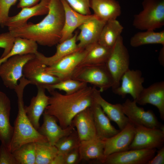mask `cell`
Wrapping results in <instances>:
<instances>
[{"label": "cell", "mask_w": 164, "mask_h": 164, "mask_svg": "<svg viewBox=\"0 0 164 164\" xmlns=\"http://www.w3.org/2000/svg\"><path fill=\"white\" fill-rule=\"evenodd\" d=\"M0 164H18L9 148L2 144L0 145Z\"/></svg>", "instance_id": "obj_39"}, {"label": "cell", "mask_w": 164, "mask_h": 164, "mask_svg": "<svg viewBox=\"0 0 164 164\" xmlns=\"http://www.w3.org/2000/svg\"><path fill=\"white\" fill-rule=\"evenodd\" d=\"M35 164H51L58 154L54 145L48 142L36 143Z\"/></svg>", "instance_id": "obj_32"}, {"label": "cell", "mask_w": 164, "mask_h": 164, "mask_svg": "<svg viewBox=\"0 0 164 164\" xmlns=\"http://www.w3.org/2000/svg\"><path fill=\"white\" fill-rule=\"evenodd\" d=\"M104 148L103 140L97 136L80 141L79 146L80 161L92 160L97 163L101 164L105 159Z\"/></svg>", "instance_id": "obj_25"}, {"label": "cell", "mask_w": 164, "mask_h": 164, "mask_svg": "<svg viewBox=\"0 0 164 164\" xmlns=\"http://www.w3.org/2000/svg\"><path fill=\"white\" fill-rule=\"evenodd\" d=\"M137 104L144 105L150 104L158 110L160 117L164 120V81L155 83L144 88L136 101Z\"/></svg>", "instance_id": "obj_16"}, {"label": "cell", "mask_w": 164, "mask_h": 164, "mask_svg": "<svg viewBox=\"0 0 164 164\" xmlns=\"http://www.w3.org/2000/svg\"><path fill=\"white\" fill-rule=\"evenodd\" d=\"M122 105L124 113L135 126L142 125L164 131V125L159 121L153 111L149 110L145 111L138 107L135 100L127 99Z\"/></svg>", "instance_id": "obj_8"}, {"label": "cell", "mask_w": 164, "mask_h": 164, "mask_svg": "<svg viewBox=\"0 0 164 164\" xmlns=\"http://www.w3.org/2000/svg\"><path fill=\"white\" fill-rule=\"evenodd\" d=\"M71 124L76 128L80 141L97 136L90 107L82 111L73 118Z\"/></svg>", "instance_id": "obj_23"}, {"label": "cell", "mask_w": 164, "mask_h": 164, "mask_svg": "<svg viewBox=\"0 0 164 164\" xmlns=\"http://www.w3.org/2000/svg\"><path fill=\"white\" fill-rule=\"evenodd\" d=\"M18 0H0V25L2 27L9 17L10 8Z\"/></svg>", "instance_id": "obj_38"}, {"label": "cell", "mask_w": 164, "mask_h": 164, "mask_svg": "<svg viewBox=\"0 0 164 164\" xmlns=\"http://www.w3.org/2000/svg\"><path fill=\"white\" fill-rule=\"evenodd\" d=\"M11 110L10 100L0 91V141L1 144L9 148L14 132V127L10 122Z\"/></svg>", "instance_id": "obj_21"}, {"label": "cell", "mask_w": 164, "mask_h": 164, "mask_svg": "<svg viewBox=\"0 0 164 164\" xmlns=\"http://www.w3.org/2000/svg\"><path fill=\"white\" fill-rule=\"evenodd\" d=\"M35 54L16 55L12 56L0 66V77L6 87L14 90L19 80L23 77V69L26 63L35 58Z\"/></svg>", "instance_id": "obj_7"}, {"label": "cell", "mask_w": 164, "mask_h": 164, "mask_svg": "<svg viewBox=\"0 0 164 164\" xmlns=\"http://www.w3.org/2000/svg\"><path fill=\"white\" fill-rule=\"evenodd\" d=\"M29 84V81L23 76L14 90L17 97L18 113L14 122L13 134L9 147L11 152L28 143L48 142L46 138L40 134L33 126L24 110V91L26 87Z\"/></svg>", "instance_id": "obj_3"}, {"label": "cell", "mask_w": 164, "mask_h": 164, "mask_svg": "<svg viewBox=\"0 0 164 164\" xmlns=\"http://www.w3.org/2000/svg\"><path fill=\"white\" fill-rule=\"evenodd\" d=\"M46 67L36 56L25 65L23 69V76L30 81V84L36 85V87H44L61 81L56 77L46 73Z\"/></svg>", "instance_id": "obj_11"}, {"label": "cell", "mask_w": 164, "mask_h": 164, "mask_svg": "<svg viewBox=\"0 0 164 164\" xmlns=\"http://www.w3.org/2000/svg\"><path fill=\"white\" fill-rule=\"evenodd\" d=\"M36 143L23 144L12 152L18 164H35Z\"/></svg>", "instance_id": "obj_33"}, {"label": "cell", "mask_w": 164, "mask_h": 164, "mask_svg": "<svg viewBox=\"0 0 164 164\" xmlns=\"http://www.w3.org/2000/svg\"><path fill=\"white\" fill-rule=\"evenodd\" d=\"M120 81L119 86L112 90L114 93L122 98L128 94L136 101L144 88V79L141 71L129 69L123 74Z\"/></svg>", "instance_id": "obj_13"}, {"label": "cell", "mask_w": 164, "mask_h": 164, "mask_svg": "<svg viewBox=\"0 0 164 164\" xmlns=\"http://www.w3.org/2000/svg\"><path fill=\"white\" fill-rule=\"evenodd\" d=\"M70 7L76 12L84 15L91 14L90 0H65Z\"/></svg>", "instance_id": "obj_36"}, {"label": "cell", "mask_w": 164, "mask_h": 164, "mask_svg": "<svg viewBox=\"0 0 164 164\" xmlns=\"http://www.w3.org/2000/svg\"><path fill=\"white\" fill-rule=\"evenodd\" d=\"M164 164V146L159 149L156 155L150 160L147 164Z\"/></svg>", "instance_id": "obj_41"}, {"label": "cell", "mask_w": 164, "mask_h": 164, "mask_svg": "<svg viewBox=\"0 0 164 164\" xmlns=\"http://www.w3.org/2000/svg\"><path fill=\"white\" fill-rule=\"evenodd\" d=\"M130 43L133 47L149 44L164 46V30L155 32L153 30H146L138 32L131 37Z\"/></svg>", "instance_id": "obj_30"}, {"label": "cell", "mask_w": 164, "mask_h": 164, "mask_svg": "<svg viewBox=\"0 0 164 164\" xmlns=\"http://www.w3.org/2000/svg\"><path fill=\"white\" fill-rule=\"evenodd\" d=\"M95 87L87 86L70 94H63L55 90L49 92L51 95L44 113L55 117L63 128H67L77 114L91 106Z\"/></svg>", "instance_id": "obj_2"}, {"label": "cell", "mask_w": 164, "mask_h": 164, "mask_svg": "<svg viewBox=\"0 0 164 164\" xmlns=\"http://www.w3.org/2000/svg\"><path fill=\"white\" fill-rule=\"evenodd\" d=\"M38 44L31 40L20 37H15L13 45L9 53L0 59V66L9 58L16 55L35 54L38 51Z\"/></svg>", "instance_id": "obj_31"}, {"label": "cell", "mask_w": 164, "mask_h": 164, "mask_svg": "<svg viewBox=\"0 0 164 164\" xmlns=\"http://www.w3.org/2000/svg\"><path fill=\"white\" fill-rule=\"evenodd\" d=\"M123 29L117 19L107 21L102 28L97 42L108 48L111 49L121 35Z\"/></svg>", "instance_id": "obj_29"}, {"label": "cell", "mask_w": 164, "mask_h": 164, "mask_svg": "<svg viewBox=\"0 0 164 164\" xmlns=\"http://www.w3.org/2000/svg\"><path fill=\"white\" fill-rule=\"evenodd\" d=\"M36 96L31 98L28 106H24V110L27 117L36 130L40 126L39 120L48 104L49 96L45 93L46 89L43 87H37Z\"/></svg>", "instance_id": "obj_22"}, {"label": "cell", "mask_w": 164, "mask_h": 164, "mask_svg": "<svg viewBox=\"0 0 164 164\" xmlns=\"http://www.w3.org/2000/svg\"><path fill=\"white\" fill-rule=\"evenodd\" d=\"M84 48L85 55L75 71L85 66L105 63L112 49L108 48L98 42L90 44Z\"/></svg>", "instance_id": "obj_28"}, {"label": "cell", "mask_w": 164, "mask_h": 164, "mask_svg": "<svg viewBox=\"0 0 164 164\" xmlns=\"http://www.w3.org/2000/svg\"><path fill=\"white\" fill-rule=\"evenodd\" d=\"M78 34V32L76 31L71 38L58 43L56 51L53 55L47 57L37 51L35 54L36 56L47 66L53 64L67 56L80 49L77 43Z\"/></svg>", "instance_id": "obj_26"}, {"label": "cell", "mask_w": 164, "mask_h": 164, "mask_svg": "<svg viewBox=\"0 0 164 164\" xmlns=\"http://www.w3.org/2000/svg\"><path fill=\"white\" fill-rule=\"evenodd\" d=\"M130 57L121 35L112 48L105 64L113 80L112 90L118 87L123 74L129 68Z\"/></svg>", "instance_id": "obj_5"}, {"label": "cell", "mask_w": 164, "mask_h": 164, "mask_svg": "<svg viewBox=\"0 0 164 164\" xmlns=\"http://www.w3.org/2000/svg\"><path fill=\"white\" fill-rule=\"evenodd\" d=\"M64 164H76L80 162L79 147L64 155Z\"/></svg>", "instance_id": "obj_40"}, {"label": "cell", "mask_w": 164, "mask_h": 164, "mask_svg": "<svg viewBox=\"0 0 164 164\" xmlns=\"http://www.w3.org/2000/svg\"><path fill=\"white\" fill-rule=\"evenodd\" d=\"M135 131V125L130 122L114 135L104 140L105 158L111 154L129 150Z\"/></svg>", "instance_id": "obj_14"}, {"label": "cell", "mask_w": 164, "mask_h": 164, "mask_svg": "<svg viewBox=\"0 0 164 164\" xmlns=\"http://www.w3.org/2000/svg\"><path fill=\"white\" fill-rule=\"evenodd\" d=\"M49 11L39 22H27L9 30L15 37L31 40L40 45L51 47L59 43L64 23V12L61 0H50Z\"/></svg>", "instance_id": "obj_1"}, {"label": "cell", "mask_w": 164, "mask_h": 164, "mask_svg": "<svg viewBox=\"0 0 164 164\" xmlns=\"http://www.w3.org/2000/svg\"><path fill=\"white\" fill-rule=\"evenodd\" d=\"M43 122L37 131L47 139L51 145H54L62 138L71 133L74 129L71 124L67 128H63L57 123L56 118L53 116L43 113Z\"/></svg>", "instance_id": "obj_17"}, {"label": "cell", "mask_w": 164, "mask_h": 164, "mask_svg": "<svg viewBox=\"0 0 164 164\" xmlns=\"http://www.w3.org/2000/svg\"><path fill=\"white\" fill-rule=\"evenodd\" d=\"M156 149H131L107 156L102 164H147L155 155Z\"/></svg>", "instance_id": "obj_12"}, {"label": "cell", "mask_w": 164, "mask_h": 164, "mask_svg": "<svg viewBox=\"0 0 164 164\" xmlns=\"http://www.w3.org/2000/svg\"><path fill=\"white\" fill-rule=\"evenodd\" d=\"M15 39V37L9 31L0 34V48L4 49L0 59L4 57L9 53L13 45Z\"/></svg>", "instance_id": "obj_37"}, {"label": "cell", "mask_w": 164, "mask_h": 164, "mask_svg": "<svg viewBox=\"0 0 164 164\" xmlns=\"http://www.w3.org/2000/svg\"><path fill=\"white\" fill-rule=\"evenodd\" d=\"M87 84L72 78L61 80L55 84L47 85L43 87L49 92L56 89L63 91L66 94L73 93L87 86Z\"/></svg>", "instance_id": "obj_34"}, {"label": "cell", "mask_w": 164, "mask_h": 164, "mask_svg": "<svg viewBox=\"0 0 164 164\" xmlns=\"http://www.w3.org/2000/svg\"><path fill=\"white\" fill-rule=\"evenodd\" d=\"M50 1V0H42L34 6L22 8L16 15L9 17L4 26L7 27L9 30L25 25L32 17L46 15L49 11Z\"/></svg>", "instance_id": "obj_15"}, {"label": "cell", "mask_w": 164, "mask_h": 164, "mask_svg": "<svg viewBox=\"0 0 164 164\" xmlns=\"http://www.w3.org/2000/svg\"><path fill=\"white\" fill-rule=\"evenodd\" d=\"M80 141L77 131L74 129L69 135L61 138L56 144L58 154L64 155L79 147Z\"/></svg>", "instance_id": "obj_35"}, {"label": "cell", "mask_w": 164, "mask_h": 164, "mask_svg": "<svg viewBox=\"0 0 164 164\" xmlns=\"http://www.w3.org/2000/svg\"><path fill=\"white\" fill-rule=\"evenodd\" d=\"M164 46H163L162 48L160 50L159 56V60L161 65H164Z\"/></svg>", "instance_id": "obj_44"}, {"label": "cell", "mask_w": 164, "mask_h": 164, "mask_svg": "<svg viewBox=\"0 0 164 164\" xmlns=\"http://www.w3.org/2000/svg\"><path fill=\"white\" fill-rule=\"evenodd\" d=\"M105 22L96 17L82 24L78 28L80 32L78 34L77 46L80 49L97 42L100 33Z\"/></svg>", "instance_id": "obj_19"}, {"label": "cell", "mask_w": 164, "mask_h": 164, "mask_svg": "<svg viewBox=\"0 0 164 164\" xmlns=\"http://www.w3.org/2000/svg\"><path fill=\"white\" fill-rule=\"evenodd\" d=\"M101 92L95 87L93 94L94 100L100 106L110 120L115 122L119 130H122L130 122L123 112L122 104H113L108 102L102 97Z\"/></svg>", "instance_id": "obj_20"}, {"label": "cell", "mask_w": 164, "mask_h": 164, "mask_svg": "<svg viewBox=\"0 0 164 164\" xmlns=\"http://www.w3.org/2000/svg\"><path fill=\"white\" fill-rule=\"evenodd\" d=\"M135 127V136L129 150L159 149L164 146V131L142 125H137Z\"/></svg>", "instance_id": "obj_9"}, {"label": "cell", "mask_w": 164, "mask_h": 164, "mask_svg": "<svg viewBox=\"0 0 164 164\" xmlns=\"http://www.w3.org/2000/svg\"><path fill=\"white\" fill-rule=\"evenodd\" d=\"M51 164H64V155L57 154Z\"/></svg>", "instance_id": "obj_43"}, {"label": "cell", "mask_w": 164, "mask_h": 164, "mask_svg": "<svg viewBox=\"0 0 164 164\" xmlns=\"http://www.w3.org/2000/svg\"><path fill=\"white\" fill-rule=\"evenodd\" d=\"M71 78L93 85L101 92L111 88L113 85L105 63L83 67L75 71Z\"/></svg>", "instance_id": "obj_6"}, {"label": "cell", "mask_w": 164, "mask_h": 164, "mask_svg": "<svg viewBox=\"0 0 164 164\" xmlns=\"http://www.w3.org/2000/svg\"><path fill=\"white\" fill-rule=\"evenodd\" d=\"M90 107L98 137L104 140L114 135L119 132L120 130L116 129L112 125L110 119L100 106L94 100Z\"/></svg>", "instance_id": "obj_24"}, {"label": "cell", "mask_w": 164, "mask_h": 164, "mask_svg": "<svg viewBox=\"0 0 164 164\" xmlns=\"http://www.w3.org/2000/svg\"><path fill=\"white\" fill-rule=\"evenodd\" d=\"M90 7L94 14L105 22L117 19L121 13V8L116 0H90Z\"/></svg>", "instance_id": "obj_27"}, {"label": "cell", "mask_w": 164, "mask_h": 164, "mask_svg": "<svg viewBox=\"0 0 164 164\" xmlns=\"http://www.w3.org/2000/svg\"><path fill=\"white\" fill-rule=\"evenodd\" d=\"M42 0H19L17 5L18 8L22 9L34 6L38 4Z\"/></svg>", "instance_id": "obj_42"}, {"label": "cell", "mask_w": 164, "mask_h": 164, "mask_svg": "<svg viewBox=\"0 0 164 164\" xmlns=\"http://www.w3.org/2000/svg\"><path fill=\"white\" fill-rule=\"evenodd\" d=\"M143 9L134 16L133 26L141 30H153L164 25V0H143Z\"/></svg>", "instance_id": "obj_4"}, {"label": "cell", "mask_w": 164, "mask_h": 164, "mask_svg": "<svg viewBox=\"0 0 164 164\" xmlns=\"http://www.w3.org/2000/svg\"><path fill=\"white\" fill-rule=\"evenodd\" d=\"M86 53L85 48L80 49L46 68L47 73L56 77L60 80L71 78L78 66Z\"/></svg>", "instance_id": "obj_10"}, {"label": "cell", "mask_w": 164, "mask_h": 164, "mask_svg": "<svg viewBox=\"0 0 164 164\" xmlns=\"http://www.w3.org/2000/svg\"><path fill=\"white\" fill-rule=\"evenodd\" d=\"M63 7L65 20L59 43L71 38L75 30L82 24L96 16L94 14L84 15L72 9L65 0H61Z\"/></svg>", "instance_id": "obj_18"}]
</instances>
